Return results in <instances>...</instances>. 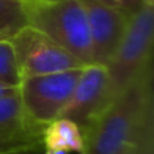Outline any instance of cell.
<instances>
[{
	"label": "cell",
	"instance_id": "obj_7",
	"mask_svg": "<svg viewBox=\"0 0 154 154\" xmlns=\"http://www.w3.org/2000/svg\"><path fill=\"white\" fill-rule=\"evenodd\" d=\"M88 20L94 63L106 66L116 53L128 26V15L100 0H80Z\"/></svg>",
	"mask_w": 154,
	"mask_h": 154
},
{
	"label": "cell",
	"instance_id": "obj_15",
	"mask_svg": "<svg viewBox=\"0 0 154 154\" xmlns=\"http://www.w3.org/2000/svg\"><path fill=\"white\" fill-rule=\"evenodd\" d=\"M39 149V145L35 146H27V148H18V149H12V151H6V152H0V154H36Z\"/></svg>",
	"mask_w": 154,
	"mask_h": 154
},
{
	"label": "cell",
	"instance_id": "obj_13",
	"mask_svg": "<svg viewBox=\"0 0 154 154\" xmlns=\"http://www.w3.org/2000/svg\"><path fill=\"white\" fill-rule=\"evenodd\" d=\"M100 2H103L106 5H110V6L125 12L128 17H131L142 6V3L139 2V0H100Z\"/></svg>",
	"mask_w": 154,
	"mask_h": 154
},
{
	"label": "cell",
	"instance_id": "obj_11",
	"mask_svg": "<svg viewBox=\"0 0 154 154\" xmlns=\"http://www.w3.org/2000/svg\"><path fill=\"white\" fill-rule=\"evenodd\" d=\"M21 80L11 39H0V85L8 89H18Z\"/></svg>",
	"mask_w": 154,
	"mask_h": 154
},
{
	"label": "cell",
	"instance_id": "obj_6",
	"mask_svg": "<svg viewBox=\"0 0 154 154\" xmlns=\"http://www.w3.org/2000/svg\"><path fill=\"white\" fill-rule=\"evenodd\" d=\"M115 97L106 66L86 65L59 118L72 121L83 131L106 110Z\"/></svg>",
	"mask_w": 154,
	"mask_h": 154
},
{
	"label": "cell",
	"instance_id": "obj_3",
	"mask_svg": "<svg viewBox=\"0 0 154 154\" xmlns=\"http://www.w3.org/2000/svg\"><path fill=\"white\" fill-rule=\"evenodd\" d=\"M154 39V5H142L130 18L124 38L106 65L115 95L151 66Z\"/></svg>",
	"mask_w": 154,
	"mask_h": 154
},
{
	"label": "cell",
	"instance_id": "obj_17",
	"mask_svg": "<svg viewBox=\"0 0 154 154\" xmlns=\"http://www.w3.org/2000/svg\"><path fill=\"white\" fill-rule=\"evenodd\" d=\"M142 5H154V0H139Z\"/></svg>",
	"mask_w": 154,
	"mask_h": 154
},
{
	"label": "cell",
	"instance_id": "obj_2",
	"mask_svg": "<svg viewBox=\"0 0 154 154\" xmlns=\"http://www.w3.org/2000/svg\"><path fill=\"white\" fill-rule=\"evenodd\" d=\"M29 26L42 32L85 66L94 63L86 12L80 0H27Z\"/></svg>",
	"mask_w": 154,
	"mask_h": 154
},
{
	"label": "cell",
	"instance_id": "obj_14",
	"mask_svg": "<svg viewBox=\"0 0 154 154\" xmlns=\"http://www.w3.org/2000/svg\"><path fill=\"white\" fill-rule=\"evenodd\" d=\"M127 154H154V139H151V140L136 146L134 149H131Z\"/></svg>",
	"mask_w": 154,
	"mask_h": 154
},
{
	"label": "cell",
	"instance_id": "obj_10",
	"mask_svg": "<svg viewBox=\"0 0 154 154\" xmlns=\"http://www.w3.org/2000/svg\"><path fill=\"white\" fill-rule=\"evenodd\" d=\"M44 127H24V128H0V152L18 148L41 145V133Z\"/></svg>",
	"mask_w": 154,
	"mask_h": 154
},
{
	"label": "cell",
	"instance_id": "obj_12",
	"mask_svg": "<svg viewBox=\"0 0 154 154\" xmlns=\"http://www.w3.org/2000/svg\"><path fill=\"white\" fill-rule=\"evenodd\" d=\"M33 125L24 115L18 91L0 98V128H24Z\"/></svg>",
	"mask_w": 154,
	"mask_h": 154
},
{
	"label": "cell",
	"instance_id": "obj_16",
	"mask_svg": "<svg viewBox=\"0 0 154 154\" xmlns=\"http://www.w3.org/2000/svg\"><path fill=\"white\" fill-rule=\"evenodd\" d=\"M17 91H18V89H8V88H5V86L0 85V98L6 97V95H11V94H14V92H17Z\"/></svg>",
	"mask_w": 154,
	"mask_h": 154
},
{
	"label": "cell",
	"instance_id": "obj_1",
	"mask_svg": "<svg viewBox=\"0 0 154 154\" xmlns=\"http://www.w3.org/2000/svg\"><path fill=\"white\" fill-rule=\"evenodd\" d=\"M82 134V154H127L154 139L152 68L122 89Z\"/></svg>",
	"mask_w": 154,
	"mask_h": 154
},
{
	"label": "cell",
	"instance_id": "obj_5",
	"mask_svg": "<svg viewBox=\"0 0 154 154\" xmlns=\"http://www.w3.org/2000/svg\"><path fill=\"white\" fill-rule=\"evenodd\" d=\"M11 42L21 79L85 66L75 56L32 26L23 27L11 38Z\"/></svg>",
	"mask_w": 154,
	"mask_h": 154
},
{
	"label": "cell",
	"instance_id": "obj_9",
	"mask_svg": "<svg viewBox=\"0 0 154 154\" xmlns=\"http://www.w3.org/2000/svg\"><path fill=\"white\" fill-rule=\"evenodd\" d=\"M26 26L27 0H0V39H11Z\"/></svg>",
	"mask_w": 154,
	"mask_h": 154
},
{
	"label": "cell",
	"instance_id": "obj_8",
	"mask_svg": "<svg viewBox=\"0 0 154 154\" xmlns=\"http://www.w3.org/2000/svg\"><path fill=\"white\" fill-rule=\"evenodd\" d=\"M41 145L48 154L83 151V134L79 125L69 119L57 118L47 124L41 133Z\"/></svg>",
	"mask_w": 154,
	"mask_h": 154
},
{
	"label": "cell",
	"instance_id": "obj_4",
	"mask_svg": "<svg viewBox=\"0 0 154 154\" xmlns=\"http://www.w3.org/2000/svg\"><path fill=\"white\" fill-rule=\"evenodd\" d=\"M83 68L23 79L18 95L26 118L38 127H45L57 119L68 104Z\"/></svg>",
	"mask_w": 154,
	"mask_h": 154
}]
</instances>
